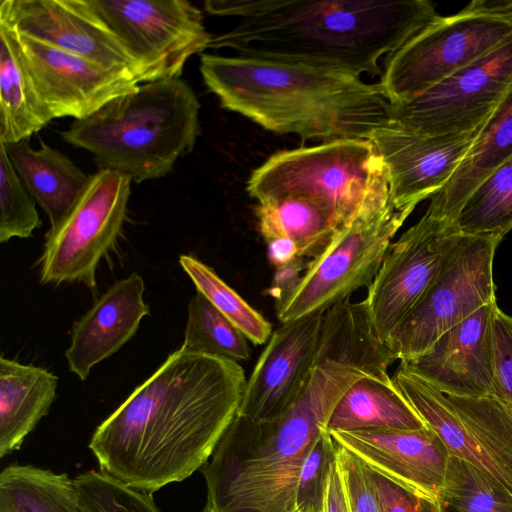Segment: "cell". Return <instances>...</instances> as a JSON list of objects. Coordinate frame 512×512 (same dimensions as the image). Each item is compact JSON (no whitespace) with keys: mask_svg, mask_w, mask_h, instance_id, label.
I'll list each match as a JSON object with an SVG mask.
<instances>
[{"mask_svg":"<svg viewBox=\"0 0 512 512\" xmlns=\"http://www.w3.org/2000/svg\"><path fill=\"white\" fill-rule=\"evenodd\" d=\"M80 512H161L150 493L100 470L73 479Z\"/></svg>","mask_w":512,"mask_h":512,"instance_id":"cell-33","label":"cell"},{"mask_svg":"<svg viewBox=\"0 0 512 512\" xmlns=\"http://www.w3.org/2000/svg\"><path fill=\"white\" fill-rule=\"evenodd\" d=\"M58 377L38 366L0 357V457L18 450L48 414Z\"/></svg>","mask_w":512,"mask_h":512,"instance_id":"cell-23","label":"cell"},{"mask_svg":"<svg viewBox=\"0 0 512 512\" xmlns=\"http://www.w3.org/2000/svg\"><path fill=\"white\" fill-rule=\"evenodd\" d=\"M453 224L462 235L499 240L512 229V158L473 189Z\"/></svg>","mask_w":512,"mask_h":512,"instance_id":"cell-29","label":"cell"},{"mask_svg":"<svg viewBox=\"0 0 512 512\" xmlns=\"http://www.w3.org/2000/svg\"><path fill=\"white\" fill-rule=\"evenodd\" d=\"M36 202L14 169L0 143V242L29 238L40 228Z\"/></svg>","mask_w":512,"mask_h":512,"instance_id":"cell-34","label":"cell"},{"mask_svg":"<svg viewBox=\"0 0 512 512\" xmlns=\"http://www.w3.org/2000/svg\"><path fill=\"white\" fill-rule=\"evenodd\" d=\"M500 241L461 235L428 290L385 340L395 361L423 354L450 328L496 302L493 261Z\"/></svg>","mask_w":512,"mask_h":512,"instance_id":"cell-8","label":"cell"},{"mask_svg":"<svg viewBox=\"0 0 512 512\" xmlns=\"http://www.w3.org/2000/svg\"><path fill=\"white\" fill-rule=\"evenodd\" d=\"M335 444L350 512H383L367 466L354 453L337 442Z\"/></svg>","mask_w":512,"mask_h":512,"instance_id":"cell-36","label":"cell"},{"mask_svg":"<svg viewBox=\"0 0 512 512\" xmlns=\"http://www.w3.org/2000/svg\"><path fill=\"white\" fill-rule=\"evenodd\" d=\"M204 7L238 19L209 48L358 77L381 76L380 59L440 16L427 0H207Z\"/></svg>","mask_w":512,"mask_h":512,"instance_id":"cell-2","label":"cell"},{"mask_svg":"<svg viewBox=\"0 0 512 512\" xmlns=\"http://www.w3.org/2000/svg\"><path fill=\"white\" fill-rule=\"evenodd\" d=\"M427 427L389 375H364L333 409L326 431L383 429L413 431Z\"/></svg>","mask_w":512,"mask_h":512,"instance_id":"cell-24","label":"cell"},{"mask_svg":"<svg viewBox=\"0 0 512 512\" xmlns=\"http://www.w3.org/2000/svg\"><path fill=\"white\" fill-rule=\"evenodd\" d=\"M384 169L369 139H340L273 154L251 173L247 191L257 203L306 197L341 228L359 214Z\"/></svg>","mask_w":512,"mask_h":512,"instance_id":"cell-7","label":"cell"},{"mask_svg":"<svg viewBox=\"0 0 512 512\" xmlns=\"http://www.w3.org/2000/svg\"><path fill=\"white\" fill-rule=\"evenodd\" d=\"M200 103L181 78L156 80L74 120L62 138L90 152L100 169L141 183L170 173L191 152L200 133Z\"/></svg>","mask_w":512,"mask_h":512,"instance_id":"cell-5","label":"cell"},{"mask_svg":"<svg viewBox=\"0 0 512 512\" xmlns=\"http://www.w3.org/2000/svg\"><path fill=\"white\" fill-rule=\"evenodd\" d=\"M323 315L283 323L272 332L247 378L239 415L272 422L292 406L315 366Z\"/></svg>","mask_w":512,"mask_h":512,"instance_id":"cell-17","label":"cell"},{"mask_svg":"<svg viewBox=\"0 0 512 512\" xmlns=\"http://www.w3.org/2000/svg\"><path fill=\"white\" fill-rule=\"evenodd\" d=\"M267 257L276 270L290 267L306 268L300 249L290 239L277 238L266 242Z\"/></svg>","mask_w":512,"mask_h":512,"instance_id":"cell-39","label":"cell"},{"mask_svg":"<svg viewBox=\"0 0 512 512\" xmlns=\"http://www.w3.org/2000/svg\"><path fill=\"white\" fill-rule=\"evenodd\" d=\"M512 87V38L413 98L390 104L389 123L422 135L479 128Z\"/></svg>","mask_w":512,"mask_h":512,"instance_id":"cell-12","label":"cell"},{"mask_svg":"<svg viewBox=\"0 0 512 512\" xmlns=\"http://www.w3.org/2000/svg\"><path fill=\"white\" fill-rule=\"evenodd\" d=\"M364 375L358 367L322 361L279 419L259 423L237 413L201 468L202 512H293L305 458L338 401Z\"/></svg>","mask_w":512,"mask_h":512,"instance_id":"cell-4","label":"cell"},{"mask_svg":"<svg viewBox=\"0 0 512 512\" xmlns=\"http://www.w3.org/2000/svg\"><path fill=\"white\" fill-rule=\"evenodd\" d=\"M0 23L145 83L140 63L95 14L88 0H3Z\"/></svg>","mask_w":512,"mask_h":512,"instance_id":"cell-15","label":"cell"},{"mask_svg":"<svg viewBox=\"0 0 512 512\" xmlns=\"http://www.w3.org/2000/svg\"><path fill=\"white\" fill-rule=\"evenodd\" d=\"M462 234L453 222L426 212L394 241L364 299L383 342L418 303Z\"/></svg>","mask_w":512,"mask_h":512,"instance_id":"cell-13","label":"cell"},{"mask_svg":"<svg viewBox=\"0 0 512 512\" xmlns=\"http://www.w3.org/2000/svg\"><path fill=\"white\" fill-rule=\"evenodd\" d=\"M16 34L34 90L53 119H84L140 85L129 74Z\"/></svg>","mask_w":512,"mask_h":512,"instance_id":"cell-14","label":"cell"},{"mask_svg":"<svg viewBox=\"0 0 512 512\" xmlns=\"http://www.w3.org/2000/svg\"><path fill=\"white\" fill-rule=\"evenodd\" d=\"M132 179L99 169L68 215L46 233L39 259L40 282L97 286L100 261L115 246L126 219Z\"/></svg>","mask_w":512,"mask_h":512,"instance_id":"cell-10","label":"cell"},{"mask_svg":"<svg viewBox=\"0 0 512 512\" xmlns=\"http://www.w3.org/2000/svg\"><path fill=\"white\" fill-rule=\"evenodd\" d=\"M248 339L201 292L192 296L181 349L236 362L250 357Z\"/></svg>","mask_w":512,"mask_h":512,"instance_id":"cell-31","label":"cell"},{"mask_svg":"<svg viewBox=\"0 0 512 512\" xmlns=\"http://www.w3.org/2000/svg\"><path fill=\"white\" fill-rule=\"evenodd\" d=\"M0 512H80L73 479L11 464L0 473Z\"/></svg>","mask_w":512,"mask_h":512,"instance_id":"cell-28","label":"cell"},{"mask_svg":"<svg viewBox=\"0 0 512 512\" xmlns=\"http://www.w3.org/2000/svg\"><path fill=\"white\" fill-rule=\"evenodd\" d=\"M1 144L24 186L49 218L50 228L56 227L85 192L92 175L43 142L37 149L30 146L29 138Z\"/></svg>","mask_w":512,"mask_h":512,"instance_id":"cell-21","label":"cell"},{"mask_svg":"<svg viewBox=\"0 0 512 512\" xmlns=\"http://www.w3.org/2000/svg\"><path fill=\"white\" fill-rule=\"evenodd\" d=\"M413 210H396L389 193L386 169L372 186L359 214L335 232L326 247L307 262L298 282L276 298L279 321L325 313L368 288Z\"/></svg>","mask_w":512,"mask_h":512,"instance_id":"cell-6","label":"cell"},{"mask_svg":"<svg viewBox=\"0 0 512 512\" xmlns=\"http://www.w3.org/2000/svg\"><path fill=\"white\" fill-rule=\"evenodd\" d=\"M144 291L142 276L133 272L112 284L74 322L65 358L69 370L80 380L136 334L141 320L150 314Z\"/></svg>","mask_w":512,"mask_h":512,"instance_id":"cell-20","label":"cell"},{"mask_svg":"<svg viewBox=\"0 0 512 512\" xmlns=\"http://www.w3.org/2000/svg\"><path fill=\"white\" fill-rule=\"evenodd\" d=\"M331 360L385 376L395 362L386 343L375 334L364 300L337 303L323 315L315 364Z\"/></svg>","mask_w":512,"mask_h":512,"instance_id":"cell-25","label":"cell"},{"mask_svg":"<svg viewBox=\"0 0 512 512\" xmlns=\"http://www.w3.org/2000/svg\"><path fill=\"white\" fill-rule=\"evenodd\" d=\"M238 362L179 349L94 431L100 470L152 494L201 469L236 416Z\"/></svg>","mask_w":512,"mask_h":512,"instance_id":"cell-1","label":"cell"},{"mask_svg":"<svg viewBox=\"0 0 512 512\" xmlns=\"http://www.w3.org/2000/svg\"><path fill=\"white\" fill-rule=\"evenodd\" d=\"M179 263L201 292L224 316L237 326L255 345L267 343L272 325L250 306L216 272L191 255H181Z\"/></svg>","mask_w":512,"mask_h":512,"instance_id":"cell-32","label":"cell"},{"mask_svg":"<svg viewBox=\"0 0 512 512\" xmlns=\"http://www.w3.org/2000/svg\"><path fill=\"white\" fill-rule=\"evenodd\" d=\"M367 468L383 512H440L437 499L412 490L368 466Z\"/></svg>","mask_w":512,"mask_h":512,"instance_id":"cell-37","label":"cell"},{"mask_svg":"<svg viewBox=\"0 0 512 512\" xmlns=\"http://www.w3.org/2000/svg\"><path fill=\"white\" fill-rule=\"evenodd\" d=\"M323 512H350L337 459L332 463L326 482Z\"/></svg>","mask_w":512,"mask_h":512,"instance_id":"cell-40","label":"cell"},{"mask_svg":"<svg viewBox=\"0 0 512 512\" xmlns=\"http://www.w3.org/2000/svg\"><path fill=\"white\" fill-rule=\"evenodd\" d=\"M0 143L30 138L53 117L39 99L21 59L16 31L0 23Z\"/></svg>","mask_w":512,"mask_h":512,"instance_id":"cell-26","label":"cell"},{"mask_svg":"<svg viewBox=\"0 0 512 512\" xmlns=\"http://www.w3.org/2000/svg\"><path fill=\"white\" fill-rule=\"evenodd\" d=\"M293 512H323L321 509L308 503L298 504Z\"/></svg>","mask_w":512,"mask_h":512,"instance_id":"cell-42","label":"cell"},{"mask_svg":"<svg viewBox=\"0 0 512 512\" xmlns=\"http://www.w3.org/2000/svg\"><path fill=\"white\" fill-rule=\"evenodd\" d=\"M487 304L442 334L423 354L400 362L447 396H496L493 320Z\"/></svg>","mask_w":512,"mask_h":512,"instance_id":"cell-18","label":"cell"},{"mask_svg":"<svg viewBox=\"0 0 512 512\" xmlns=\"http://www.w3.org/2000/svg\"><path fill=\"white\" fill-rule=\"evenodd\" d=\"M463 10L499 17L512 23V0H474Z\"/></svg>","mask_w":512,"mask_h":512,"instance_id":"cell-41","label":"cell"},{"mask_svg":"<svg viewBox=\"0 0 512 512\" xmlns=\"http://www.w3.org/2000/svg\"><path fill=\"white\" fill-rule=\"evenodd\" d=\"M512 158V87L481 126L448 182L431 197L426 212L453 222L473 189Z\"/></svg>","mask_w":512,"mask_h":512,"instance_id":"cell-22","label":"cell"},{"mask_svg":"<svg viewBox=\"0 0 512 512\" xmlns=\"http://www.w3.org/2000/svg\"><path fill=\"white\" fill-rule=\"evenodd\" d=\"M335 458V441L324 431L303 462L297 490V505L308 503L323 509L327 476Z\"/></svg>","mask_w":512,"mask_h":512,"instance_id":"cell-35","label":"cell"},{"mask_svg":"<svg viewBox=\"0 0 512 512\" xmlns=\"http://www.w3.org/2000/svg\"><path fill=\"white\" fill-rule=\"evenodd\" d=\"M481 126L446 135L417 134L391 123L377 129L369 140L386 169L393 207L414 210L436 194L463 160Z\"/></svg>","mask_w":512,"mask_h":512,"instance_id":"cell-16","label":"cell"},{"mask_svg":"<svg viewBox=\"0 0 512 512\" xmlns=\"http://www.w3.org/2000/svg\"><path fill=\"white\" fill-rule=\"evenodd\" d=\"M512 38V23L463 9L439 16L384 60L381 87L390 104L413 98Z\"/></svg>","mask_w":512,"mask_h":512,"instance_id":"cell-9","label":"cell"},{"mask_svg":"<svg viewBox=\"0 0 512 512\" xmlns=\"http://www.w3.org/2000/svg\"><path fill=\"white\" fill-rule=\"evenodd\" d=\"M440 512H512V493L474 465L450 457Z\"/></svg>","mask_w":512,"mask_h":512,"instance_id":"cell-30","label":"cell"},{"mask_svg":"<svg viewBox=\"0 0 512 512\" xmlns=\"http://www.w3.org/2000/svg\"><path fill=\"white\" fill-rule=\"evenodd\" d=\"M200 72L223 108L264 129L324 142L369 139L389 123L378 83L324 67L202 53Z\"/></svg>","mask_w":512,"mask_h":512,"instance_id":"cell-3","label":"cell"},{"mask_svg":"<svg viewBox=\"0 0 512 512\" xmlns=\"http://www.w3.org/2000/svg\"><path fill=\"white\" fill-rule=\"evenodd\" d=\"M328 433L368 467L412 490L437 499L444 486L451 455L429 427L413 431L364 429Z\"/></svg>","mask_w":512,"mask_h":512,"instance_id":"cell-19","label":"cell"},{"mask_svg":"<svg viewBox=\"0 0 512 512\" xmlns=\"http://www.w3.org/2000/svg\"><path fill=\"white\" fill-rule=\"evenodd\" d=\"M255 214L265 243L277 238L290 239L305 259L319 254L339 229L326 209L298 195L259 202Z\"/></svg>","mask_w":512,"mask_h":512,"instance_id":"cell-27","label":"cell"},{"mask_svg":"<svg viewBox=\"0 0 512 512\" xmlns=\"http://www.w3.org/2000/svg\"><path fill=\"white\" fill-rule=\"evenodd\" d=\"M496 397L512 411V316L499 307L493 320Z\"/></svg>","mask_w":512,"mask_h":512,"instance_id":"cell-38","label":"cell"},{"mask_svg":"<svg viewBox=\"0 0 512 512\" xmlns=\"http://www.w3.org/2000/svg\"><path fill=\"white\" fill-rule=\"evenodd\" d=\"M140 63L145 83L180 78L187 60L209 48L202 11L186 0H88Z\"/></svg>","mask_w":512,"mask_h":512,"instance_id":"cell-11","label":"cell"}]
</instances>
